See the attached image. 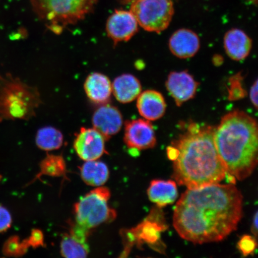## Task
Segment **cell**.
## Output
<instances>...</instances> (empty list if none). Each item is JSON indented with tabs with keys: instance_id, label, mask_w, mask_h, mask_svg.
Listing matches in <instances>:
<instances>
[{
	"instance_id": "cell-5",
	"label": "cell",
	"mask_w": 258,
	"mask_h": 258,
	"mask_svg": "<svg viewBox=\"0 0 258 258\" xmlns=\"http://www.w3.org/2000/svg\"><path fill=\"white\" fill-rule=\"evenodd\" d=\"M98 0H31L35 14L48 30L62 33L91 13Z\"/></svg>"
},
{
	"instance_id": "cell-25",
	"label": "cell",
	"mask_w": 258,
	"mask_h": 258,
	"mask_svg": "<svg viewBox=\"0 0 258 258\" xmlns=\"http://www.w3.org/2000/svg\"><path fill=\"white\" fill-rule=\"evenodd\" d=\"M240 77H234L230 82V89L229 90V97L231 100L241 99L245 96L244 90L242 88Z\"/></svg>"
},
{
	"instance_id": "cell-15",
	"label": "cell",
	"mask_w": 258,
	"mask_h": 258,
	"mask_svg": "<svg viewBox=\"0 0 258 258\" xmlns=\"http://www.w3.org/2000/svg\"><path fill=\"white\" fill-rule=\"evenodd\" d=\"M137 99L139 113L145 120L156 121L165 114L166 104L161 93L154 90L141 92Z\"/></svg>"
},
{
	"instance_id": "cell-24",
	"label": "cell",
	"mask_w": 258,
	"mask_h": 258,
	"mask_svg": "<svg viewBox=\"0 0 258 258\" xmlns=\"http://www.w3.org/2000/svg\"><path fill=\"white\" fill-rule=\"evenodd\" d=\"M256 247V242L250 235H244L238 243V248L244 256L253 253Z\"/></svg>"
},
{
	"instance_id": "cell-29",
	"label": "cell",
	"mask_w": 258,
	"mask_h": 258,
	"mask_svg": "<svg viewBox=\"0 0 258 258\" xmlns=\"http://www.w3.org/2000/svg\"><path fill=\"white\" fill-rule=\"evenodd\" d=\"M1 179H2V176H1V175H0V180H1Z\"/></svg>"
},
{
	"instance_id": "cell-19",
	"label": "cell",
	"mask_w": 258,
	"mask_h": 258,
	"mask_svg": "<svg viewBox=\"0 0 258 258\" xmlns=\"http://www.w3.org/2000/svg\"><path fill=\"white\" fill-rule=\"evenodd\" d=\"M148 196L159 207L172 205L177 198L176 183L170 180H154L148 189Z\"/></svg>"
},
{
	"instance_id": "cell-13",
	"label": "cell",
	"mask_w": 258,
	"mask_h": 258,
	"mask_svg": "<svg viewBox=\"0 0 258 258\" xmlns=\"http://www.w3.org/2000/svg\"><path fill=\"white\" fill-rule=\"evenodd\" d=\"M201 47V41L196 32L188 29H180L170 37L169 49L174 56L188 59L195 56Z\"/></svg>"
},
{
	"instance_id": "cell-9",
	"label": "cell",
	"mask_w": 258,
	"mask_h": 258,
	"mask_svg": "<svg viewBox=\"0 0 258 258\" xmlns=\"http://www.w3.org/2000/svg\"><path fill=\"white\" fill-rule=\"evenodd\" d=\"M105 139L94 128L80 129L74 141V147L81 159L96 160L105 152Z\"/></svg>"
},
{
	"instance_id": "cell-3",
	"label": "cell",
	"mask_w": 258,
	"mask_h": 258,
	"mask_svg": "<svg viewBox=\"0 0 258 258\" xmlns=\"http://www.w3.org/2000/svg\"><path fill=\"white\" fill-rule=\"evenodd\" d=\"M214 140L228 176L243 180L251 175L258 159L255 119L242 111L228 112L215 128Z\"/></svg>"
},
{
	"instance_id": "cell-10",
	"label": "cell",
	"mask_w": 258,
	"mask_h": 258,
	"mask_svg": "<svg viewBox=\"0 0 258 258\" xmlns=\"http://www.w3.org/2000/svg\"><path fill=\"white\" fill-rule=\"evenodd\" d=\"M138 23L131 11H115L109 16L106 24V31L114 45L127 41L138 31Z\"/></svg>"
},
{
	"instance_id": "cell-18",
	"label": "cell",
	"mask_w": 258,
	"mask_h": 258,
	"mask_svg": "<svg viewBox=\"0 0 258 258\" xmlns=\"http://www.w3.org/2000/svg\"><path fill=\"white\" fill-rule=\"evenodd\" d=\"M113 95L118 102L127 104L135 101L142 92L140 80L132 74L118 76L112 83Z\"/></svg>"
},
{
	"instance_id": "cell-28",
	"label": "cell",
	"mask_w": 258,
	"mask_h": 258,
	"mask_svg": "<svg viewBox=\"0 0 258 258\" xmlns=\"http://www.w3.org/2000/svg\"><path fill=\"white\" fill-rule=\"evenodd\" d=\"M252 230L253 233L254 235H257V213L254 215V217L253 218V221L252 224Z\"/></svg>"
},
{
	"instance_id": "cell-20",
	"label": "cell",
	"mask_w": 258,
	"mask_h": 258,
	"mask_svg": "<svg viewBox=\"0 0 258 258\" xmlns=\"http://www.w3.org/2000/svg\"><path fill=\"white\" fill-rule=\"evenodd\" d=\"M81 176L86 184L93 186H101L107 181L109 171L107 166L102 161H86L80 170Z\"/></svg>"
},
{
	"instance_id": "cell-8",
	"label": "cell",
	"mask_w": 258,
	"mask_h": 258,
	"mask_svg": "<svg viewBox=\"0 0 258 258\" xmlns=\"http://www.w3.org/2000/svg\"><path fill=\"white\" fill-rule=\"evenodd\" d=\"M124 142L129 149L136 151L150 149L156 145L153 125L145 119L128 121L125 123Z\"/></svg>"
},
{
	"instance_id": "cell-26",
	"label": "cell",
	"mask_w": 258,
	"mask_h": 258,
	"mask_svg": "<svg viewBox=\"0 0 258 258\" xmlns=\"http://www.w3.org/2000/svg\"><path fill=\"white\" fill-rule=\"evenodd\" d=\"M12 219L8 210L0 206V233L7 231L11 227Z\"/></svg>"
},
{
	"instance_id": "cell-4",
	"label": "cell",
	"mask_w": 258,
	"mask_h": 258,
	"mask_svg": "<svg viewBox=\"0 0 258 258\" xmlns=\"http://www.w3.org/2000/svg\"><path fill=\"white\" fill-rule=\"evenodd\" d=\"M41 103L36 88L11 74H0V121L28 120L35 114Z\"/></svg>"
},
{
	"instance_id": "cell-22",
	"label": "cell",
	"mask_w": 258,
	"mask_h": 258,
	"mask_svg": "<svg viewBox=\"0 0 258 258\" xmlns=\"http://www.w3.org/2000/svg\"><path fill=\"white\" fill-rule=\"evenodd\" d=\"M161 229L157 224L148 221L138 226L135 233L140 240H143L148 243H154L159 238Z\"/></svg>"
},
{
	"instance_id": "cell-11",
	"label": "cell",
	"mask_w": 258,
	"mask_h": 258,
	"mask_svg": "<svg viewBox=\"0 0 258 258\" xmlns=\"http://www.w3.org/2000/svg\"><path fill=\"white\" fill-rule=\"evenodd\" d=\"M199 83L186 72H172L166 81L167 90L177 106L192 99L199 88Z\"/></svg>"
},
{
	"instance_id": "cell-17",
	"label": "cell",
	"mask_w": 258,
	"mask_h": 258,
	"mask_svg": "<svg viewBox=\"0 0 258 258\" xmlns=\"http://www.w3.org/2000/svg\"><path fill=\"white\" fill-rule=\"evenodd\" d=\"M88 98L96 104H107L112 93V83L104 74L99 73L90 74L84 85Z\"/></svg>"
},
{
	"instance_id": "cell-12",
	"label": "cell",
	"mask_w": 258,
	"mask_h": 258,
	"mask_svg": "<svg viewBox=\"0 0 258 258\" xmlns=\"http://www.w3.org/2000/svg\"><path fill=\"white\" fill-rule=\"evenodd\" d=\"M122 123L121 113L117 108L109 103L101 105L93 113V128L101 134L105 140L118 134Z\"/></svg>"
},
{
	"instance_id": "cell-7",
	"label": "cell",
	"mask_w": 258,
	"mask_h": 258,
	"mask_svg": "<svg viewBox=\"0 0 258 258\" xmlns=\"http://www.w3.org/2000/svg\"><path fill=\"white\" fill-rule=\"evenodd\" d=\"M130 11L144 30L160 33L172 21L174 7L172 0H133Z\"/></svg>"
},
{
	"instance_id": "cell-2",
	"label": "cell",
	"mask_w": 258,
	"mask_h": 258,
	"mask_svg": "<svg viewBox=\"0 0 258 258\" xmlns=\"http://www.w3.org/2000/svg\"><path fill=\"white\" fill-rule=\"evenodd\" d=\"M215 128L192 123L173 144V177L179 185L198 189L218 183L227 176L216 147Z\"/></svg>"
},
{
	"instance_id": "cell-16",
	"label": "cell",
	"mask_w": 258,
	"mask_h": 258,
	"mask_svg": "<svg viewBox=\"0 0 258 258\" xmlns=\"http://www.w3.org/2000/svg\"><path fill=\"white\" fill-rule=\"evenodd\" d=\"M224 44L227 55L234 60L240 61L249 56L252 41L243 31L234 28L226 32Z\"/></svg>"
},
{
	"instance_id": "cell-6",
	"label": "cell",
	"mask_w": 258,
	"mask_h": 258,
	"mask_svg": "<svg viewBox=\"0 0 258 258\" xmlns=\"http://www.w3.org/2000/svg\"><path fill=\"white\" fill-rule=\"evenodd\" d=\"M110 191L105 187L92 190L74 207L77 224L89 230L115 218V211L108 206Z\"/></svg>"
},
{
	"instance_id": "cell-14",
	"label": "cell",
	"mask_w": 258,
	"mask_h": 258,
	"mask_svg": "<svg viewBox=\"0 0 258 258\" xmlns=\"http://www.w3.org/2000/svg\"><path fill=\"white\" fill-rule=\"evenodd\" d=\"M88 230L79 225L74 226L69 233L64 235L60 243V252L66 257H86L89 253L88 243Z\"/></svg>"
},
{
	"instance_id": "cell-21",
	"label": "cell",
	"mask_w": 258,
	"mask_h": 258,
	"mask_svg": "<svg viewBox=\"0 0 258 258\" xmlns=\"http://www.w3.org/2000/svg\"><path fill=\"white\" fill-rule=\"evenodd\" d=\"M35 141L41 149L51 151L59 149L63 143V135L56 128L47 126L38 130Z\"/></svg>"
},
{
	"instance_id": "cell-1",
	"label": "cell",
	"mask_w": 258,
	"mask_h": 258,
	"mask_svg": "<svg viewBox=\"0 0 258 258\" xmlns=\"http://www.w3.org/2000/svg\"><path fill=\"white\" fill-rule=\"evenodd\" d=\"M243 215V196L233 184L188 189L177 203L173 226L183 239L194 244L225 239L236 230Z\"/></svg>"
},
{
	"instance_id": "cell-23",
	"label": "cell",
	"mask_w": 258,
	"mask_h": 258,
	"mask_svg": "<svg viewBox=\"0 0 258 258\" xmlns=\"http://www.w3.org/2000/svg\"><path fill=\"white\" fill-rule=\"evenodd\" d=\"M25 244L21 243L18 238L12 237L6 242L3 252L7 256H19L24 252Z\"/></svg>"
},
{
	"instance_id": "cell-27",
	"label": "cell",
	"mask_w": 258,
	"mask_h": 258,
	"mask_svg": "<svg viewBox=\"0 0 258 258\" xmlns=\"http://www.w3.org/2000/svg\"><path fill=\"white\" fill-rule=\"evenodd\" d=\"M250 100L253 106L257 108V81L256 80L251 86L249 93Z\"/></svg>"
}]
</instances>
